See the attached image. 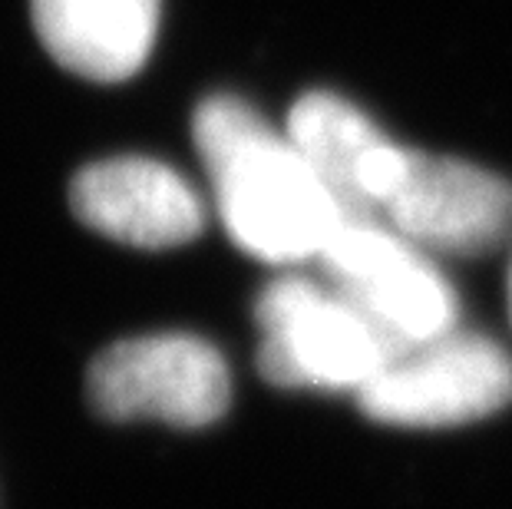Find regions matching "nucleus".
<instances>
[{
  "label": "nucleus",
  "mask_w": 512,
  "mask_h": 509,
  "mask_svg": "<svg viewBox=\"0 0 512 509\" xmlns=\"http://www.w3.org/2000/svg\"><path fill=\"white\" fill-rule=\"evenodd\" d=\"M192 139L225 232L268 265L318 262L344 222L341 205L288 133H278L242 96L199 103Z\"/></svg>",
  "instance_id": "f257e3e1"
},
{
  "label": "nucleus",
  "mask_w": 512,
  "mask_h": 509,
  "mask_svg": "<svg viewBox=\"0 0 512 509\" xmlns=\"http://www.w3.org/2000/svg\"><path fill=\"white\" fill-rule=\"evenodd\" d=\"M509 311H512V268H509Z\"/></svg>",
  "instance_id": "9d476101"
},
{
  "label": "nucleus",
  "mask_w": 512,
  "mask_h": 509,
  "mask_svg": "<svg viewBox=\"0 0 512 509\" xmlns=\"http://www.w3.org/2000/svg\"><path fill=\"white\" fill-rule=\"evenodd\" d=\"M285 133L311 162L344 219H380L410 149L394 143L361 106L337 93H304L291 106Z\"/></svg>",
  "instance_id": "6e6552de"
},
{
  "label": "nucleus",
  "mask_w": 512,
  "mask_h": 509,
  "mask_svg": "<svg viewBox=\"0 0 512 509\" xmlns=\"http://www.w3.org/2000/svg\"><path fill=\"white\" fill-rule=\"evenodd\" d=\"M354 397L364 417L387 427L476 424L512 404V357L486 334L453 328L394 354Z\"/></svg>",
  "instance_id": "7ed1b4c3"
},
{
  "label": "nucleus",
  "mask_w": 512,
  "mask_h": 509,
  "mask_svg": "<svg viewBox=\"0 0 512 509\" xmlns=\"http://www.w3.org/2000/svg\"><path fill=\"white\" fill-rule=\"evenodd\" d=\"M377 222L427 255H489L512 235V182L466 159L410 149Z\"/></svg>",
  "instance_id": "423d86ee"
},
{
  "label": "nucleus",
  "mask_w": 512,
  "mask_h": 509,
  "mask_svg": "<svg viewBox=\"0 0 512 509\" xmlns=\"http://www.w3.org/2000/svg\"><path fill=\"white\" fill-rule=\"evenodd\" d=\"M258 371L285 391L357 394L384 371L394 341L328 281L281 275L255 301Z\"/></svg>",
  "instance_id": "f03ea898"
},
{
  "label": "nucleus",
  "mask_w": 512,
  "mask_h": 509,
  "mask_svg": "<svg viewBox=\"0 0 512 509\" xmlns=\"http://www.w3.org/2000/svg\"><path fill=\"white\" fill-rule=\"evenodd\" d=\"M86 391L106 420H159L199 430L225 417L232 374L219 348L195 334H146L96 354Z\"/></svg>",
  "instance_id": "39448f33"
},
{
  "label": "nucleus",
  "mask_w": 512,
  "mask_h": 509,
  "mask_svg": "<svg viewBox=\"0 0 512 509\" xmlns=\"http://www.w3.org/2000/svg\"><path fill=\"white\" fill-rule=\"evenodd\" d=\"M70 209L86 229L133 248H179L205 229V202L159 159L116 156L76 172Z\"/></svg>",
  "instance_id": "0eeeda50"
},
{
  "label": "nucleus",
  "mask_w": 512,
  "mask_h": 509,
  "mask_svg": "<svg viewBox=\"0 0 512 509\" xmlns=\"http://www.w3.org/2000/svg\"><path fill=\"white\" fill-rule=\"evenodd\" d=\"M324 281L351 298L394 348L433 341L460 328V298L423 248L384 222L344 219L321 248Z\"/></svg>",
  "instance_id": "20e7f679"
},
{
  "label": "nucleus",
  "mask_w": 512,
  "mask_h": 509,
  "mask_svg": "<svg viewBox=\"0 0 512 509\" xmlns=\"http://www.w3.org/2000/svg\"><path fill=\"white\" fill-rule=\"evenodd\" d=\"M162 0H30L40 43L63 70L123 83L149 60Z\"/></svg>",
  "instance_id": "1a4fd4ad"
}]
</instances>
